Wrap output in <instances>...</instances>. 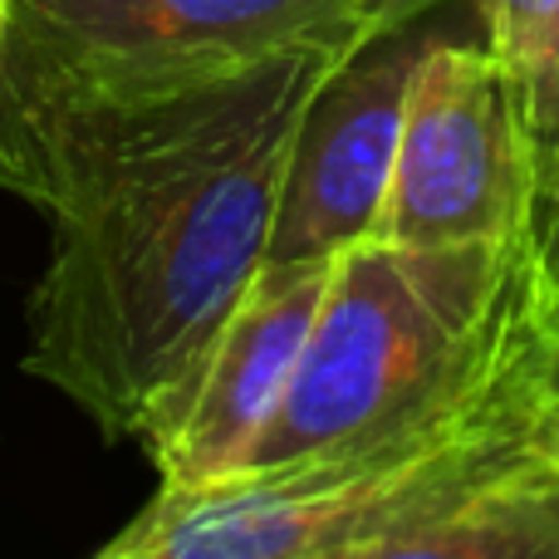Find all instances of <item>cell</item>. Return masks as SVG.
Returning <instances> with one entry per match:
<instances>
[{
	"label": "cell",
	"mask_w": 559,
	"mask_h": 559,
	"mask_svg": "<svg viewBox=\"0 0 559 559\" xmlns=\"http://www.w3.org/2000/svg\"><path fill=\"white\" fill-rule=\"evenodd\" d=\"M354 49L246 69H153L10 10L0 187L49 216L25 373L108 442L192 368L271 255L289 143L319 79Z\"/></svg>",
	"instance_id": "obj_1"
},
{
	"label": "cell",
	"mask_w": 559,
	"mask_h": 559,
	"mask_svg": "<svg viewBox=\"0 0 559 559\" xmlns=\"http://www.w3.org/2000/svg\"><path fill=\"white\" fill-rule=\"evenodd\" d=\"M555 344L531 222L506 241H358L334 261L285 397L231 481L324 472L413 442Z\"/></svg>",
	"instance_id": "obj_2"
},
{
	"label": "cell",
	"mask_w": 559,
	"mask_h": 559,
	"mask_svg": "<svg viewBox=\"0 0 559 559\" xmlns=\"http://www.w3.org/2000/svg\"><path fill=\"white\" fill-rule=\"evenodd\" d=\"M531 153L486 39L432 35L417 55L373 241H506L531 222Z\"/></svg>",
	"instance_id": "obj_3"
},
{
	"label": "cell",
	"mask_w": 559,
	"mask_h": 559,
	"mask_svg": "<svg viewBox=\"0 0 559 559\" xmlns=\"http://www.w3.org/2000/svg\"><path fill=\"white\" fill-rule=\"evenodd\" d=\"M338 255L319 261H265L236 309L216 324L182 378L147 413L138 442L157 466V486L197 491L241 472L246 452L285 397L319 299Z\"/></svg>",
	"instance_id": "obj_4"
},
{
	"label": "cell",
	"mask_w": 559,
	"mask_h": 559,
	"mask_svg": "<svg viewBox=\"0 0 559 559\" xmlns=\"http://www.w3.org/2000/svg\"><path fill=\"white\" fill-rule=\"evenodd\" d=\"M427 39V20L383 29L319 79L289 143L265 261L344 255L373 236Z\"/></svg>",
	"instance_id": "obj_5"
},
{
	"label": "cell",
	"mask_w": 559,
	"mask_h": 559,
	"mask_svg": "<svg viewBox=\"0 0 559 559\" xmlns=\"http://www.w3.org/2000/svg\"><path fill=\"white\" fill-rule=\"evenodd\" d=\"M49 25L153 69H246L289 49H358L368 0H29Z\"/></svg>",
	"instance_id": "obj_6"
},
{
	"label": "cell",
	"mask_w": 559,
	"mask_h": 559,
	"mask_svg": "<svg viewBox=\"0 0 559 559\" xmlns=\"http://www.w3.org/2000/svg\"><path fill=\"white\" fill-rule=\"evenodd\" d=\"M413 559H559V456H515L423 535Z\"/></svg>",
	"instance_id": "obj_7"
},
{
	"label": "cell",
	"mask_w": 559,
	"mask_h": 559,
	"mask_svg": "<svg viewBox=\"0 0 559 559\" xmlns=\"http://www.w3.org/2000/svg\"><path fill=\"white\" fill-rule=\"evenodd\" d=\"M486 49L511 88L531 177L559 147V0H476Z\"/></svg>",
	"instance_id": "obj_8"
},
{
	"label": "cell",
	"mask_w": 559,
	"mask_h": 559,
	"mask_svg": "<svg viewBox=\"0 0 559 559\" xmlns=\"http://www.w3.org/2000/svg\"><path fill=\"white\" fill-rule=\"evenodd\" d=\"M531 255H535V285H540V309L559 338V147L550 163L535 173L531 187Z\"/></svg>",
	"instance_id": "obj_9"
},
{
	"label": "cell",
	"mask_w": 559,
	"mask_h": 559,
	"mask_svg": "<svg viewBox=\"0 0 559 559\" xmlns=\"http://www.w3.org/2000/svg\"><path fill=\"white\" fill-rule=\"evenodd\" d=\"M442 5H447V0H368V5H364L368 39L383 35V29L413 25V20H432V10H442Z\"/></svg>",
	"instance_id": "obj_10"
},
{
	"label": "cell",
	"mask_w": 559,
	"mask_h": 559,
	"mask_svg": "<svg viewBox=\"0 0 559 559\" xmlns=\"http://www.w3.org/2000/svg\"><path fill=\"white\" fill-rule=\"evenodd\" d=\"M545 442H550V452L559 456V344L550 358V393H545Z\"/></svg>",
	"instance_id": "obj_11"
},
{
	"label": "cell",
	"mask_w": 559,
	"mask_h": 559,
	"mask_svg": "<svg viewBox=\"0 0 559 559\" xmlns=\"http://www.w3.org/2000/svg\"><path fill=\"white\" fill-rule=\"evenodd\" d=\"M10 10H15V0H0V59H5V35H10Z\"/></svg>",
	"instance_id": "obj_12"
}]
</instances>
